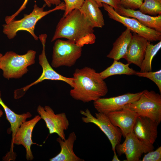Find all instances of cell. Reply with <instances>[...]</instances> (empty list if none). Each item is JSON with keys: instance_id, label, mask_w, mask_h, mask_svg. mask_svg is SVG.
<instances>
[{"instance_id": "22", "label": "cell", "mask_w": 161, "mask_h": 161, "mask_svg": "<svg viewBox=\"0 0 161 161\" xmlns=\"http://www.w3.org/2000/svg\"><path fill=\"white\" fill-rule=\"evenodd\" d=\"M130 64H123L118 60H114L112 64L104 70L99 73L103 79L117 75H135L136 71L129 67Z\"/></svg>"}, {"instance_id": "25", "label": "cell", "mask_w": 161, "mask_h": 161, "mask_svg": "<svg viewBox=\"0 0 161 161\" xmlns=\"http://www.w3.org/2000/svg\"><path fill=\"white\" fill-rule=\"evenodd\" d=\"M135 75L140 77L147 78L153 81L158 87L161 93V70L156 72L152 71L141 72L136 71Z\"/></svg>"}, {"instance_id": "4", "label": "cell", "mask_w": 161, "mask_h": 161, "mask_svg": "<svg viewBox=\"0 0 161 161\" xmlns=\"http://www.w3.org/2000/svg\"><path fill=\"white\" fill-rule=\"evenodd\" d=\"M36 52L30 50L19 55L13 51L7 52L0 60V69L5 78H19L28 71V66L34 64Z\"/></svg>"}, {"instance_id": "32", "label": "cell", "mask_w": 161, "mask_h": 161, "mask_svg": "<svg viewBox=\"0 0 161 161\" xmlns=\"http://www.w3.org/2000/svg\"><path fill=\"white\" fill-rule=\"evenodd\" d=\"M114 155L112 160V161H120V160L118 159L116 152V151H114Z\"/></svg>"}, {"instance_id": "15", "label": "cell", "mask_w": 161, "mask_h": 161, "mask_svg": "<svg viewBox=\"0 0 161 161\" xmlns=\"http://www.w3.org/2000/svg\"><path fill=\"white\" fill-rule=\"evenodd\" d=\"M41 119L40 116L37 115L32 119L24 122L18 128L14 137V145H22L24 146L26 151V158L28 160H32L33 158L31 146L32 144H37L32 142V131L36 124Z\"/></svg>"}, {"instance_id": "8", "label": "cell", "mask_w": 161, "mask_h": 161, "mask_svg": "<svg viewBox=\"0 0 161 161\" xmlns=\"http://www.w3.org/2000/svg\"><path fill=\"white\" fill-rule=\"evenodd\" d=\"M80 113L83 116L82 117L83 122L92 123L98 127L109 140L112 150L115 151L116 146L120 143L123 136L120 129L113 125L105 114L98 112L95 113L94 117L87 108L85 110H80Z\"/></svg>"}, {"instance_id": "9", "label": "cell", "mask_w": 161, "mask_h": 161, "mask_svg": "<svg viewBox=\"0 0 161 161\" xmlns=\"http://www.w3.org/2000/svg\"><path fill=\"white\" fill-rule=\"evenodd\" d=\"M102 4L110 18L121 23L131 31L144 37L150 42L161 41V32L146 27L135 18L120 15L113 7L107 4L103 3Z\"/></svg>"}, {"instance_id": "17", "label": "cell", "mask_w": 161, "mask_h": 161, "mask_svg": "<svg viewBox=\"0 0 161 161\" xmlns=\"http://www.w3.org/2000/svg\"><path fill=\"white\" fill-rule=\"evenodd\" d=\"M0 104L4 109L7 119L10 125V130L12 132V139L10 151L5 156L9 160H14L16 159V154L13 151V141L16 134L22 123L27 119L30 117L32 114L29 112L22 114L16 113L7 107L4 103L1 98L0 92Z\"/></svg>"}, {"instance_id": "3", "label": "cell", "mask_w": 161, "mask_h": 161, "mask_svg": "<svg viewBox=\"0 0 161 161\" xmlns=\"http://www.w3.org/2000/svg\"><path fill=\"white\" fill-rule=\"evenodd\" d=\"M46 4L40 7L35 4L33 9L29 14H24V17L19 20L14 19L3 24V32L10 39L13 38L19 31L24 30L29 32L34 39L38 40V38L34 33L35 25L37 22L42 18L50 13L57 10H64V3L61 2L54 8L47 11H44Z\"/></svg>"}, {"instance_id": "33", "label": "cell", "mask_w": 161, "mask_h": 161, "mask_svg": "<svg viewBox=\"0 0 161 161\" xmlns=\"http://www.w3.org/2000/svg\"><path fill=\"white\" fill-rule=\"evenodd\" d=\"M2 56H3L2 54H1V53H0V60L1 58H2Z\"/></svg>"}, {"instance_id": "1", "label": "cell", "mask_w": 161, "mask_h": 161, "mask_svg": "<svg viewBox=\"0 0 161 161\" xmlns=\"http://www.w3.org/2000/svg\"><path fill=\"white\" fill-rule=\"evenodd\" d=\"M93 29L79 10L75 9L61 18L51 41L65 38L82 47L95 42L96 38Z\"/></svg>"}, {"instance_id": "29", "label": "cell", "mask_w": 161, "mask_h": 161, "mask_svg": "<svg viewBox=\"0 0 161 161\" xmlns=\"http://www.w3.org/2000/svg\"><path fill=\"white\" fill-rule=\"evenodd\" d=\"M29 0H24L23 3L18 9V10L14 14L10 16H7L5 18V22H9L14 19L17 16L20 12L25 8L26 5ZM45 2V4L48 7H50L51 4H50L47 0H43Z\"/></svg>"}, {"instance_id": "24", "label": "cell", "mask_w": 161, "mask_h": 161, "mask_svg": "<svg viewBox=\"0 0 161 161\" xmlns=\"http://www.w3.org/2000/svg\"><path fill=\"white\" fill-rule=\"evenodd\" d=\"M139 8L142 13L153 16L161 15V0H143Z\"/></svg>"}, {"instance_id": "31", "label": "cell", "mask_w": 161, "mask_h": 161, "mask_svg": "<svg viewBox=\"0 0 161 161\" xmlns=\"http://www.w3.org/2000/svg\"><path fill=\"white\" fill-rule=\"evenodd\" d=\"M49 3L51 4L57 6L60 4L61 2V0H47Z\"/></svg>"}, {"instance_id": "16", "label": "cell", "mask_w": 161, "mask_h": 161, "mask_svg": "<svg viewBox=\"0 0 161 161\" xmlns=\"http://www.w3.org/2000/svg\"><path fill=\"white\" fill-rule=\"evenodd\" d=\"M149 41L134 32L127 53L124 58L128 63L134 64L140 68L144 57Z\"/></svg>"}, {"instance_id": "14", "label": "cell", "mask_w": 161, "mask_h": 161, "mask_svg": "<svg viewBox=\"0 0 161 161\" xmlns=\"http://www.w3.org/2000/svg\"><path fill=\"white\" fill-rule=\"evenodd\" d=\"M105 114L113 125L120 129L124 138L127 134L133 131L138 116L134 111L125 105L120 110Z\"/></svg>"}, {"instance_id": "19", "label": "cell", "mask_w": 161, "mask_h": 161, "mask_svg": "<svg viewBox=\"0 0 161 161\" xmlns=\"http://www.w3.org/2000/svg\"><path fill=\"white\" fill-rule=\"evenodd\" d=\"M77 136L74 132L69 135L64 140L59 137L56 139L61 147L60 153L55 157L49 159L50 161H84L83 159L77 156L73 151L74 143Z\"/></svg>"}, {"instance_id": "2", "label": "cell", "mask_w": 161, "mask_h": 161, "mask_svg": "<svg viewBox=\"0 0 161 161\" xmlns=\"http://www.w3.org/2000/svg\"><path fill=\"white\" fill-rule=\"evenodd\" d=\"M72 78L73 86L70 95L75 100L84 103L94 101L108 93V87L104 80L93 68L86 66L77 69Z\"/></svg>"}, {"instance_id": "26", "label": "cell", "mask_w": 161, "mask_h": 161, "mask_svg": "<svg viewBox=\"0 0 161 161\" xmlns=\"http://www.w3.org/2000/svg\"><path fill=\"white\" fill-rule=\"evenodd\" d=\"M65 8L63 17L66 16L72 10L79 9L83 5L85 0H63Z\"/></svg>"}, {"instance_id": "6", "label": "cell", "mask_w": 161, "mask_h": 161, "mask_svg": "<svg viewBox=\"0 0 161 161\" xmlns=\"http://www.w3.org/2000/svg\"><path fill=\"white\" fill-rule=\"evenodd\" d=\"M82 47L68 40L57 39L53 47L51 65L56 68L71 67L82 54Z\"/></svg>"}, {"instance_id": "11", "label": "cell", "mask_w": 161, "mask_h": 161, "mask_svg": "<svg viewBox=\"0 0 161 161\" xmlns=\"http://www.w3.org/2000/svg\"><path fill=\"white\" fill-rule=\"evenodd\" d=\"M37 111L44 121L50 134L55 133L62 140L66 139L64 132L68 129L69 123L65 113L55 114L53 110L47 106L44 107L38 106Z\"/></svg>"}, {"instance_id": "18", "label": "cell", "mask_w": 161, "mask_h": 161, "mask_svg": "<svg viewBox=\"0 0 161 161\" xmlns=\"http://www.w3.org/2000/svg\"><path fill=\"white\" fill-rule=\"evenodd\" d=\"M115 10L120 15L135 18L146 27L161 32V15L150 16L142 13L139 10L126 8L122 5Z\"/></svg>"}, {"instance_id": "13", "label": "cell", "mask_w": 161, "mask_h": 161, "mask_svg": "<svg viewBox=\"0 0 161 161\" xmlns=\"http://www.w3.org/2000/svg\"><path fill=\"white\" fill-rule=\"evenodd\" d=\"M159 124L148 117L138 116L133 132L137 137L143 142L149 145H153L157 137Z\"/></svg>"}, {"instance_id": "30", "label": "cell", "mask_w": 161, "mask_h": 161, "mask_svg": "<svg viewBox=\"0 0 161 161\" xmlns=\"http://www.w3.org/2000/svg\"><path fill=\"white\" fill-rule=\"evenodd\" d=\"M99 5L100 7H103L102 4H107L113 8L114 10L117 9L121 5L120 0H94Z\"/></svg>"}, {"instance_id": "21", "label": "cell", "mask_w": 161, "mask_h": 161, "mask_svg": "<svg viewBox=\"0 0 161 161\" xmlns=\"http://www.w3.org/2000/svg\"><path fill=\"white\" fill-rule=\"evenodd\" d=\"M132 35L131 31L126 28L113 44V47L107 57L119 60L124 58L131 41Z\"/></svg>"}, {"instance_id": "7", "label": "cell", "mask_w": 161, "mask_h": 161, "mask_svg": "<svg viewBox=\"0 0 161 161\" xmlns=\"http://www.w3.org/2000/svg\"><path fill=\"white\" fill-rule=\"evenodd\" d=\"M47 37V35L44 34L40 35L38 38L42 45V52L39 56V64L43 70L41 75L37 80L30 85L16 90L14 92V97L15 99H18L21 97L31 86L45 80L63 81L69 85L72 88L73 87V78L66 77L61 75L55 71L49 64L46 56L45 51V43Z\"/></svg>"}, {"instance_id": "5", "label": "cell", "mask_w": 161, "mask_h": 161, "mask_svg": "<svg viewBox=\"0 0 161 161\" xmlns=\"http://www.w3.org/2000/svg\"><path fill=\"white\" fill-rule=\"evenodd\" d=\"M138 116L148 117L159 124L161 121V95L153 90H145L138 100L125 105Z\"/></svg>"}, {"instance_id": "10", "label": "cell", "mask_w": 161, "mask_h": 161, "mask_svg": "<svg viewBox=\"0 0 161 161\" xmlns=\"http://www.w3.org/2000/svg\"><path fill=\"white\" fill-rule=\"evenodd\" d=\"M125 141L117 145L115 147L118 154H125L127 161H139L141 155L153 150V145H149L139 140L133 131L127 134Z\"/></svg>"}, {"instance_id": "20", "label": "cell", "mask_w": 161, "mask_h": 161, "mask_svg": "<svg viewBox=\"0 0 161 161\" xmlns=\"http://www.w3.org/2000/svg\"><path fill=\"white\" fill-rule=\"evenodd\" d=\"M100 7L94 0H85L79 9L93 28H102L104 25L103 16Z\"/></svg>"}, {"instance_id": "12", "label": "cell", "mask_w": 161, "mask_h": 161, "mask_svg": "<svg viewBox=\"0 0 161 161\" xmlns=\"http://www.w3.org/2000/svg\"><path fill=\"white\" fill-rule=\"evenodd\" d=\"M142 93L129 92L115 97H101L94 101V106L98 112L104 114L120 110L125 105L138 100Z\"/></svg>"}, {"instance_id": "23", "label": "cell", "mask_w": 161, "mask_h": 161, "mask_svg": "<svg viewBox=\"0 0 161 161\" xmlns=\"http://www.w3.org/2000/svg\"><path fill=\"white\" fill-rule=\"evenodd\" d=\"M161 47V41L153 45L149 41L145 51L144 58L140 67V72L152 71L151 63L154 57Z\"/></svg>"}, {"instance_id": "27", "label": "cell", "mask_w": 161, "mask_h": 161, "mask_svg": "<svg viewBox=\"0 0 161 161\" xmlns=\"http://www.w3.org/2000/svg\"><path fill=\"white\" fill-rule=\"evenodd\" d=\"M141 161H161V146L159 147L155 151L147 153L144 156Z\"/></svg>"}, {"instance_id": "28", "label": "cell", "mask_w": 161, "mask_h": 161, "mask_svg": "<svg viewBox=\"0 0 161 161\" xmlns=\"http://www.w3.org/2000/svg\"><path fill=\"white\" fill-rule=\"evenodd\" d=\"M143 0H120L121 4L127 8L135 10L139 8Z\"/></svg>"}]
</instances>
